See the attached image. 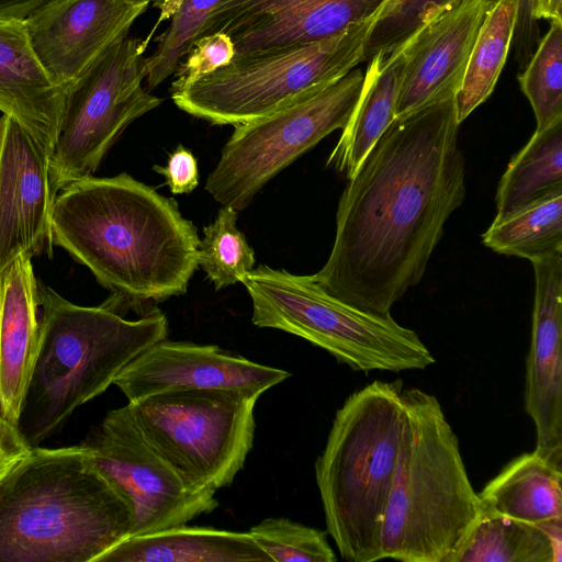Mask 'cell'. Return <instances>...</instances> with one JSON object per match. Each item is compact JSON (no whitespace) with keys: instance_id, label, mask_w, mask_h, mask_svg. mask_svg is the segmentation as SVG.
Returning <instances> with one entry per match:
<instances>
[{"instance_id":"6da1fadb","label":"cell","mask_w":562,"mask_h":562,"mask_svg":"<svg viewBox=\"0 0 562 562\" xmlns=\"http://www.w3.org/2000/svg\"><path fill=\"white\" fill-rule=\"evenodd\" d=\"M454 94L394 117L348 180L330 255L313 279L378 316L423 279L465 199Z\"/></svg>"},{"instance_id":"7a4b0ae2","label":"cell","mask_w":562,"mask_h":562,"mask_svg":"<svg viewBox=\"0 0 562 562\" xmlns=\"http://www.w3.org/2000/svg\"><path fill=\"white\" fill-rule=\"evenodd\" d=\"M52 244L86 266L123 316H142L182 295L198 268L200 238L173 199L122 172L75 180L59 190Z\"/></svg>"},{"instance_id":"3957f363","label":"cell","mask_w":562,"mask_h":562,"mask_svg":"<svg viewBox=\"0 0 562 562\" xmlns=\"http://www.w3.org/2000/svg\"><path fill=\"white\" fill-rule=\"evenodd\" d=\"M133 524L130 501L81 443L34 447L0 480V562H97Z\"/></svg>"},{"instance_id":"277c9868","label":"cell","mask_w":562,"mask_h":562,"mask_svg":"<svg viewBox=\"0 0 562 562\" xmlns=\"http://www.w3.org/2000/svg\"><path fill=\"white\" fill-rule=\"evenodd\" d=\"M38 300V349L18 422L32 448L168 333L159 310L130 321L103 304L76 305L40 282Z\"/></svg>"},{"instance_id":"5b68a950","label":"cell","mask_w":562,"mask_h":562,"mask_svg":"<svg viewBox=\"0 0 562 562\" xmlns=\"http://www.w3.org/2000/svg\"><path fill=\"white\" fill-rule=\"evenodd\" d=\"M405 429L381 527V558L448 562L481 503L459 440L436 396L404 387Z\"/></svg>"},{"instance_id":"8992f818","label":"cell","mask_w":562,"mask_h":562,"mask_svg":"<svg viewBox=\"0 0 562 562\" xmlns=\"http://www.w3.org/2000/svg\"><path fill=\"white\" fill-rule=\"evenodd\" d=\"M404 387L373 381L350 394L315 463L327 532L349 562L382 560V520L405 429Z\"/></svg>"},{"instance_id":"52a82bcc","label":"cell","mask_w":562,"mask_h":562,"mask_svg":"<svg viewBox=\"0 0 562 562\" xmlns=\"http://www.w3.org/2000/svg\"><path fill=\"white\" fill-rule=\"evenodd\" d=\"M378 11L317 42L234 56L210 75L171 87V99L183 112L216 125L237 126L268 116L319 91L363 61Z\"/></svg>"},{"instance_id":"ba28073f","label":"cell","mask_w":562,"mask_h":562,"mask_svg":"<svg viewBox=\"0 0 562 562\" xmlns=\"http://www.w3.org/2000/svg\"><path fill=\"white\" fill-rule=\"evenodd\" d=\"M254 325L299 336L355 371L424 370L435 357L418 335L392 316L353 307L326 292L312 276L261 265L241 281Z\"/></svg>"},{"instance_id":"9c48e42d","label":"cell","mask_w":562,"mask_h":562,"mask_svg":"<svg viewBox=\"0 0 562 562\" xmlns=\"http://www.w3.org/2000/svg\"><path fill=\"white\" fill-rule=\"evenodd\" d=\"M259 394L240 389H189L128 403L142 434L193 490L228 486L255 436Z\"/></svg>"},{"instance_id":"30bf717a","label":"cell","mask_w":562,"mask_h":562,"mask_svg":"<svg viewBox=\"0 0 562 562\" xmlns=\"http://www.w3.org/2000/svg\"><path fill=\"white\" fill-rule=\"evenodd\" d=\"M364 82L351 69L319 91L268 116L235 126L205 190L223 206L247 207L279 172L348 123Z\"/></svg>"},{"instance_id":"8fae6325","label":"cell","mask_w":562,"mask_h":562,"mask_svg":"<svg viewBox=\"0 0 562 562\" xmlns=\"http://www.w3.org/2000/svg\"><path fill=\"white\" fill-rule=\"evenodd\" d=\"M146 43L125 36L109 47L67 91L49 156L54 191L92 176L125 128L162 100L143 88Z\"/></svg>"},{"instance_id":"7c38bea8","label":"cell","mask_w":562,"mask_h":562,"mask_svg":"<svg viewBox=\"0 0 562 562\" xmlns=\"http://www.w3.org/2000/svg\"><path fill=\"white\" fill-rule=\"evenodd\" d=\"M81 445L130 501L131 536L186 525L218 506L214 491L191 488L147 441L128 405L110 411Z\"/></svg>"},{"instance_id":"4fadbf2b","label":"cell","mask_w":562,"mask_h":562,"mask_svg":"<svg viewBox=\"0 0 562 562\" xmlns=\"http://www.w3.org/2000/svg\"><path fill=\"white\" fill-rule=\"evenodd\" d=\"M149 0H48L25 19L32 48L52 81L68 89L127 36Z\"/></svg>"},{"instance_id":"5bb4252c","label":"cell","mask_w":562,"mask_h":562,"mask_svg":"<svg viewBox=\"0 0 562 562\" xmlns=\"http://www.w3.org/2000/svg\"><path fill=\"white\" fill-rule=\"evenodd\" d=\"M49 156L21 123L0 116V277L18 258L52 249Z\"/></svg>"},{"instance_id":"9a60e30c","label":"cell","mask_w":562,"mask_h":562,"mask_svg":"<svg viewBox=\"0 0 562 562\" xmlns=\"http://www.w3.org/2000/svg\"><path fill=\"white\" fill-rule=\"evenodd\" d=\"M291 374L254 362L215 345L153 344L135 357L114 384L135 403L148 396L189 389H240L261 395Z\"/></svg>"},{"instance_id":"2e32d148","label":"cell","mask_w":562,"mask_h":562,"mask_svg":"<svg viewBox=\"0 0 562 562\" xmlns=\"http://www.w3.org/2000/svg\"><path fill=\"white\" fill-rule=\"evenodd\" d=\"M384 0H221L201 36L233 41L235 56L333 36L373 15ZM200 36V37H201Z\"/></svg>"},{"instance_id":"e0dca14e","label":"cell","mask_w":562,"mask_h":562,"mask_svg":"<svg viewBox=\"0 0 562 562\" xmlns=\"http://www.w3.org/2000/svg\"><path fill=\"white\" fill-rule=\"evenodd\" d=\"M493 0H463L423 23L398 48L401 85L395 117L457 93Z\"/></svg>"},{"instance_id":"ac0fdd59","label":"cell","mask_w":562,"mask_h":562,"mask_svg":"<svg viewBox=\"0 0 562 562\" xmlns=\"http://www.w3.org/2000/svg\"><path fill=\"white\" fill-rule=\"evenodd\" d=\"M531 263L535 301L525 409L536 428L533 451L562 468V255Z\"/></svg>"},{"instance_id":"d6986e66","label":"cell","mask_w":562,"mask_h":562,"mask_svg":"<svg viewBox=\"0 0 562 562\" xmlns=\"http://www.w3.org/2000/svg\"><path fill=\"white\" fill-rule=\"evenodd\" d=\"M67 89L55 85L35 55L24 19H0V111L53 151Z\"/></svg>"},{"instance_id":"ffe728a7","label":"cell","mask_w":562,"mask_h":562,"mask_svg":"<svg viewBox=\"0 0 562 562\" xmlns=\"http://www.w3.org/2000/svg\"><path fill=\"white\" fill-rule=\"evenodd\" d=\"M38 341V282L20 257L0 277V413L16 426Z\"/></svg>"},{"instance_id":"44dd1931","label":"cell","mask_w":562,"mask_h":562,"mask_svg":"<svg viewBox=\"0 0 562 562\" xmlns=\"http://www.w3.org/2000/svg\"><path fill=\"white\" fill-rule=\"evenodd\" d=\"M248 532L186 525L130 536L97 562H268Z\"/></svg>"},{"instance_id":"7402d4cb","label":"cell","mask_w":562,"mask_h":562,"mask_svg":"<svg viewBox=\"0 0 562 562\" xmlns=\"http://www.w3.org/2000/svg\"><path fill=\"white\" fill-rule=\"evenodd\" d=\"M562 468L535 451L513 459L477 493L481 509L539 526L562 522Z\"/></svg>"},{"instance_id":"603a6c76","label":"cell","mask_w":562,"mask_h":562,"mask_svg":"<svg viewBox=\"0 0 562 562\" xmlns=\"http://www.w3.org/2000/svg\"><path fill=\"white\" fill-rule=\"evenodd\" d=\"M369 61L359 100L326 162L348 179L395 117L401 53L398 49L387 56L378 53Z\"/></svg>"},{"instance_id":"cb8c5ba5","label":"cell","mask_w":562,"mask_h":562,"mask_svg":"<svg viewBox=\"0 0 562 562\" xmlns=\"http://www.w3.org/2000/svg\"><path fill=\"white\" fill-rule=\"evenodd\" d=\"M562 522L543 526L481 512L448 562H560Z\"/></svg>"},{"instance_id":"d4e9b609","label":"cell","mask_w":562,"mask_h":562,"mask_svg":"<svg viewBox=\"0 0 562 562\" xmlns=\"http://www.w3.org/2000/svg\"><path fill=\"white\" fill-rule=\"evenodd\" d=\"M562 189V120L535 131L512 158L495 195L496 216L516 211Z\"/></svg>"},{"instance_id":"484cf974","label":"cell","mask_w":562,"mask_h":562,"mask_svg":"<svg viewBox=\"0 0 562 562\" xmlns=\"http://www.w3.org/2000/svg\"><path fill=\"white\" fill-rule=\"evenodd\" d=\"M517 4L493 1L479 30L461 86L454 95L461 124L494 91L513 43Z\"/></svg>"},{"instance_id":"4316f807","label":"cell","mask_w":562,"mask_h":562,"mask_svg":"<svg viewBox=\"0 0 562 562\" xmlns=\"http://www.w3.org/2000/svg\"><path fill=\"white\" fill-rule=\"evenodd\" d=\"M483 244L497 254L530 261L562 255V189L494 221L482 235Z\"/></svg>"},{"instance_id":"83f0119b","label":"cell","mask_w":562,"mask_h":562,"mask_svg":"<svg viewBox=\"0 0 562 562\" xmlns=\"http://www.w3.org/2000/svg\"><path fill=\"white\" fill-rule=\"evenodd\" d=\"M237 211L223 206L215 221L203 227L198 246V265L215 290L241 282L254 269L255 252L237 228Z\"/></svg>"},{"instance_id":"f1b7e54d","label":"cell","mask_w":562,"mask_h":562,"mask_svg":"<svg viewBox=\"0 0 562 562\" xmlns=\"http://www.w3.org/2000/svg\"><path fill=\"white\" fill-rule=\"evenodd\" d=\"M522 70L518 82L531 104L536 131L562 120V21H550Z\"/></svg>"},{"instance_id":"f546056e","label":"cell","mask_w":562,"mask_h":562,"mask_svg":"<svg viewBox=\"0 0 562 562\" xmlns=\"http://www.w3.org/2000/svg\"><path fill=\"white\" fill-rule=\"evenodd\" d=\"M221 0H178L168 27L156 38L153 55L144 59L146 85L156 88L173 75Z\"/></svg>"},{"instance_id":"4dcf8cb0","label":"cell","mask_w":562,"mask_h":562,"mask_svg":"<svg viewBox=\"0 0 562 562\" xmlns=\"http://www.w3.org/2000/svg\"><path fill=\"white\" fill-rule=\"evenodd\" d=\"M270 561L335 562L326 532L289 518H266L248 531Z\"/></svg>"},{"instance_id":"1f68e13d","label":"cell","mask_w":562,"mask_h":562,"mask_svg":"<svg viewBox=\"0 0 562 562\" xmlns=\"http://www.w3.org/2000/svg\"><path fill=\"white\" fill-rule=\"evenodd\" d=\"M463 0H384L367 37L363 61L378 53L387 56L423 23Z\"/></svg>"},{"instance_id":"d6a6232c","label":"cell","mask_w":562,"mask_h":562,"mask_svg":"<svg viewBox=\"0 0 562 562\" xmlns=\"http://www.w3.org/2000/svg\"><path fill=\"white\" fill-rule=\"evenodd\" d=\"M235 56L231 37L222 32L199 37L190 49L187 59L180 63L171 87L192 82L228 65Z\"/></svg>"},{"instance_id":"836d02e7","label":"cell","mask_w":562,"mask_h":562,"mask_svg":"<svg viewBox=\"0 0 562 562\" xmlns=\"http://www.w3.org/2000/svg\"><path fill=\"white\" fill-rule=\"evenodd\" d=\"M496 1V0H493ZM517 4L513 43L515 57L522 70L541 38L539 20L562 21V0H512Z\"/></svg>"},{"instance_id":"e575fe53","label":"cell","mask_w":562,"mask_h":562,"mask_svg":"<svg viewBox=\"0 0 562 562\" xmlns=\"http://www.w3.org/2000/svg\"><path fill=\"white\" fill-rule=\"evenodd\" d=\"M153 169L166 178V183L173 194L190 193L199 184L196 159L181 145L169 155L167 166H154Z\"/></svg>"},{"instance_id":"d590c367","label":"cell","mask_w":562,"mask_h":562,"mask_svg":"<svg viewBox=\"0 0 562 562\" xmlns=\"http://www.w3.org/2000/svg\"><path fill=\"white\" fill-rule=\"evenodd\" d=\"M32 449L18 426L0 413V480Z\"/></svg>"},{"instance_id":"8d00e7d4","label":"cell","mask_w":562,"mask_h":562,"mask_svg":"<svg viewBox=\"0 0 562 562\" xmlns=\"http://www.w3.org/2000/svg\"><path fill=\"white\" fill-rule=\"evenodd\" d=\"M154 5L160 10L159 21L167 20L173 12L178 0H151Z\"/></svg>"}]
</instances>
